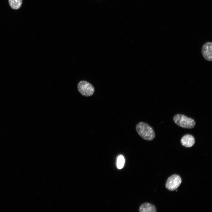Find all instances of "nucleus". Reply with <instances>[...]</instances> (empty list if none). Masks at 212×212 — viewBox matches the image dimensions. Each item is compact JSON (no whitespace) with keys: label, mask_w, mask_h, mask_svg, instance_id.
<instances>
[{"label":"nucleus","mask_w":212,"mask_h":212,"mask_svg":"<svg viewBox=\"0 0 212 212\" xmlns=\"http://www.w3.org/2000/svg\"><path fill=\"white\" fill-rule=\"evenodd\" d=\"M136 129L138 134L145 140L151 141L155 137L153 129L145 122H141L138 123L136 125Z\"/></svg>","instance_id":"f257e3e1"},{"label":"nucleus","mask_w":212,"mask_h":212,"mask_svg":"<svg viewBox=\"0 0 212 212\" xmlns=\"http://www.w3.org/2000/svg\"><path fill=\"white\" fill-rule=\"evenodd\" d=\"M173 120L176 125L184 128H192L196 125V122L193 119L182 114L175 115L173 118Z\"/></svg>","instance_id":"f03ea898"},{"label":"nucleus","mask_w":212,"mask_h":212,"mask_svg":"<svg viewBox=\"0 0 212 212\" xmlns=\"http://www.w3.org/2000/svg\"><path fill=\"white\" fill-rule=\"evenodd\" d=\"M78 90L82 96L90 97L93 95L95 92L93 86L88 82L85 81H81L77 84Z\"/></svg>","instance_id":"7ed1b4c3"},{"label":"nucleus","mask_w":212,"mask_h":212,"mask_svg":"<svg viewBox=\"0 0 212 212\" xmlns=\"http://www.w3.org/2000/svg\"><path fill=\"white\" fill-rule=\"evenodd\" d=\"M182 182L181 177L178 175L173 174L168 179L165 187L168 190L173 191L177 188Z\"/></svg>","instance_id":"20e7f679"},{"label":"nucleus","mask_w":212,"mask_h":212,"mask_svg":"<svg viewBox=\"0 0 212 212\" xmlns=\"http://www.w3.org/2000/svg\"><path fill=\"white\" fill-rule=\"evenodd\" d=\"M212 43L208 42L204 44L202 47L201 52L204 58L209 61H212Z\"/></svg>","instance_id":"39448f33"},{"label":"nucleus","mask_w":212,"mask_h":212,"mask_svg":"<svg viewBox=\"0 0 212 212\" xmlns=\"http://www.w3.org/2000/svg\"><path fill=\"white\" fill-rule=\"evenodd\" d=\"M181 143L183 146L187 148L191 147L195 143V139L194 137L190 134L184 135L181 139Z\"/></svg>","instance_id":"423d86ee"},{"label":"nucleus","mask_w":212,"mask_h":212,"mask_svg":"<svg viewBox=\"0 0 212 212\" xmlns=\"http://www.w3.org/2000/svg\"><path fill=\"white\" fill-rule=\"evenodd\" d=\"M139 211L140 212H156V209L155 206L149 203H145L140 206Z\"/></svg>","instance_id":"0eeeda50"},{"label":"nucleus","mask_w":212,"mask_h":212,"mask_svg":"<svg viewBox=\"0 0 212 212\" xmlns=\"http://www.w3.org/2000/svg\"><path fill=\"white\" fill-rule=\"evenodd\" d=\"M8 2L12 9L17 10L21 7L22 4V0H8Z\"/></svg>","instance_id":"6e6552de"},{"label":"nucleus","mask_w":212,"mask_h":212,"mask_svg":"<svg viewBox=\"0 0 212 212\" xmlns=\"http://www.w3.org/2000/svg\"><path fill=\"white\" fill-rule=\"evenodd\" d=\"M125 159L124 157L121 155H119L117 158V165L118 168H122L125 163Z\"/></svg>","instance_id":"1a4fd4ad"}]
</instances>
